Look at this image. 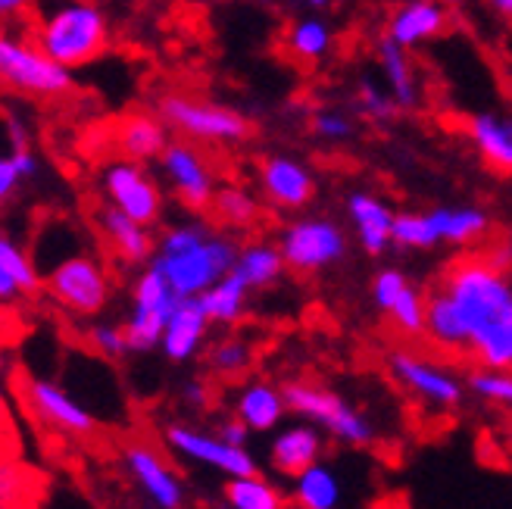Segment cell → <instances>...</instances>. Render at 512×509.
I'll return each instance as SVG.
<instances>
[{"mask_svg": "<svg viewBox=\"0 0 512 509\" xmlns=\"http://www.w3.org/2000/svg\"><path fill=\"white\" fill-rule=\"evenodd\" d=\"M178 294L157 263H147L132 285V310L125 319V335L132 353L160 350L166 322L175 310Z\"/></svg>", "mask_w": 512, "mask_h": 509, "instance_id": "10", "label": "cell"}, {"mask_svg": "<svg viewBox=\"0 0 512 509\" xmlns=\"http://www.w3.org/2000/svg\"><path fill=\"white\" fill-rule=\"evenodd\" d=\"M353 100H356V110H360V116L375 122V125L394 122V116L400 113V107H397V100L391 97V91L384 88V85H378V82H372V79H363L360 85H356Z\"/></svg>", "mask_w": 512, "mask_h": 509, "instance_id": "40", "label": "cell"}, {"mask_svg": "<svg viewBox=\"0 0 512 509\" xmlns=\"http://www.w3.org/2000/svg\"><path fill=\"white\" fill-rule=\"evenodd\" d=\"M157 113L172 132L197 144H241L253 135V125L241 110L191 94H163Z\"/></svg>", "mask_w": 512, "mask_h": 509, "instance_id": "6", "label": "cell"}, {"mask_svg": "<svg viewBox=\"0 0 512 509\" xmlns=\"http://www.w3.org/2000/svg\"><path fill=\"white\" fill-rule=\"evenodd\" d=\"M466 385L475 397L488 400L500 410L512 413V369H488V366H478L475 372H469Z\"/></svg>", "mask_w": 512, "mask_h": 509, "instance_id": "39", "label": "cell"}, {"mask_svg": "<svg viewBox=\"0 0 512 509\" xmlns=\"http://www.w3.org/2000/svg\"><path fill=\"white\" fill-rule=\"evenodd\" d=\"M444 4H447V7H459V4H463V0H444Z\"/></svg>", "mask_w": 512, "mask_h": 509, "instance_id": "50", "label": "cell"}, {"mask_svg": "<svg viewBox=\"0 0 512 509\" xmlns=\"http://www.w3.org/2000/svg\"><path fill=\"white\" fill-rule=\"evenodd\" d=\"M285 400L291 413L316 422L328 438H335L344 447H369L375 441V425L369 422V416L353 410L341 394L322 385L294 378L285 385Z\"/></svg>", "mask_w": 512, "mask_h": 509, "instance_id": "7", "label": "cell"}, {"mask_svg": "<svg viewBox=\"0 0 512 509\" xmlns=\"http://www.w3.org/2000/svg\"><path fill=\"white\" fill-rule=\"evenodd\" d=\"M288 413L291 406L285 400V388H275L272 381H244L232 397V416H238L253 435H269Z\"/></svg>", "mask_w": 512, "mask_h": 509, "instance_id": "24", "label": "cell"}, {"mask_svg": "<svg viewBox=\"0 0 512 509\" xmlns=\"http://www.w3.org/2000/svg\"><path fill=\"white\" fill-rule=\"evenodd\" d=\"M331 44H335V32H331V25L319 16H300L288 25V32H285L288 54L300 63L325 60Z\"/></svg>", "mask_w": 512, "mask_h": 509, "instance_id": "32", "label": "cell"}, {"mask_svg": "<svg viewBox=\"0 0 512 509\" xmlns=\"http://www.w3.org/2000/svg\"><path fill=\"white\" fill-rule=\"evenodd\" d=\"M388 372L406 394H413L416 400H422L425 406H431V410H438V413L456 410L469 388L459 381L456 372H450L447 366L434 360H425V356L413 350H391Z\"/></svg>", "mask_w": 512, "mask_h": 509, "instance_id": "13", "label": "cell"}, {"mask_svg": "<svg viewBox=\"0 0 512 509\" xmlns=\"http://www.w3.org/2000/svg\"><path fill=\"white\" fill-rule=\"evenodd\" d=\"M44 288H47L50 300H54L60 310H66L69 316L97 319L110 307L113 278H110L104 260L82 250V253H72V257L60 260L57 266H50V272L44 278Z\"/></svg>", "mask_w": 512, "mask_h": 509, "instance_id": "5", "label": "cell"}, {"mask_svg": "<svg viewBox=\"0 0 512 509\" xmlns=\"http://www.w3.org/2000/svg\"><path fill=\"white\" fill-rule=\"evenodd\" d=\"M219 222H225L228 228H250L260 219V197H256L250 188L244 185H219L216 197H213V207Z\"/></svg>", "mask_w": 512, "mask_h": 509, "instance_id": "35", "label": "cell"}, {"mask_svg": "<svg viewBox=\"0 0 512 509\" xmlns=\"http://www.w3.org/2000/svg\"><path fill=\"white\" fill-rule=\"evenodd\" d=\"M32 0H0V13L4 16H19L22 10H29Z\"/></svg>", "mask_w": 512, "mask_h": 509, "instance_id": "48", "label": "cell"}, {"mask_svg": "<svg viewBox=\"0 0 512 509\" xmlns=\"http://www.w3.org/2000/svg\"><path fill=\"white\" fill-rule=\"evenodd\" d=\"M441 285L469 328V356L478 366L512 369V275L488 257H459Z\"/></svg>", "mask_w": 512, "mask_h": 509, "instance_id": "1", "label": "cell"}, {"mask_svg": "<svg viewBox=\"0 0 512 509\" xmlns=\"http://www.w3.org/2000/svg\"><path fill=\"white\" fill-rule=\"evenodd\" d=\"M484 4H488V10H491L497 19H503V22L512 25V0H484Z\"/></svg>", "mask_w": 512, "mask_h": 509, "instance_id": "47", "label": "cell"}, {"mask_svg": "<svg viewBox=\"0 0 512 509\" xmlns=\"http://www.w3.org/2000/svg\"><path fill=\"white\" fill-rule=\"evenodd\" d=\"M7 141H10V147H32L29 144V132H25V125L19 122V119H7Z\"/></svg>", "mask_w": 512, "mask_h": 509, "instance_id": "45", "label": "cell"}, {"mask_svg": "<svg viewBox=\"0 0 512 509\" xmlns=\"http://www.w3.org/2000/svg\"><path fill=\"white\" fill-rule=\"evenodd\" d=\"M278 247L285 253V263L297 275H319L331 266H338L347 250V232L328 216H297L281 225Z\"/></svg>", "mask_w": 512, "mask_h": 509, "instance_id": "8", "label": "cell"}, {"mask_svg": "<svg viewBox=\"0 0 512 509\" xmlns=\"http://www.w3.org/2000/svg\"><path fill=\"white\" fill-rule=\"evenodd\" d=\"M216 431H219V435H222L228 444H241V447H247V438L253 435V431H250V428H247V425H244L238 416H232V419H222Z\"/></svg>", "mask_w": 512, "mask_h": 509, "instance_id": "43", "label": "cell"}, {"mask_svg": "<svg viewBox=\"0 0 512 509\" xmlns=\"http://www.w3.org/2000/svg\"><path fill=\"white\" fill-rule=\"evenodd\" d=\"M463 129L484 166L497 175H512V110H478Z\"/></svg>", "mask_w": 512, "mask_h": 509, "instance_id": "23", "label": "cell"}, {"mask_svg": "<svg viewBox=\"0 0 512 509\" xmlns=\"http://www.w3.org/2000/svg\"><path fill=\"white\" fill-rule=\"evenodd\" d=\"M303 4L310 7V10H325V7L331 4V0H303Z\"/></svg>", "mask_w": 512, "mask_h": 509, "instance_id": "49", "label": "cell"}, {"mask_svg": "<svg viewBox=\"0 0 512 509\" xmlns=\"http://www.w3.org/2000/svg\"><path fill=\"white\" fill-rule=\"evenodd\" d=\"M169 122L160 113L135 110L119 119L116 125V147L119 154L138 163H153L160 160V154L169 147Z\"/></svg>", "mask_w": 512, "mask_h": 509, "instance_id": "25", "label": "cell"}, {"mask_svg": "<svg viewBox=\"0 0 512 509\" xmlns=\"http://www.w3.org/2000/svg\"><path fill=\"white\" fill-rule=\"evenodd\" d=\"M182 400H185L188 406H194V410H200V406H207V403H210V388H207V381H200V378L185 381Z\"/></svg>", "mask_w": 512, "mask_h": 509, "instance_id": "44", "label": "cell"}, {"mask_svg": "<svg viewBox=\"0 0 512 509\" xmlns=\"http://www.w3.org/2000/svg\"><path fill=\"white\" fill-rule=\"evenodd\" d=\"M25 400H29V410L60 435L69 438H88L94 435L97 419L91 416L88 406L69 394L57 381L47 378H25Z\"/></svg>", "mask_w": 512, "mask_h": 509, "instance_id": "17", "label": "cell"}, {"mask_svg": "<svg viewBox=\"0 0 512 509\" xmlns=\"http://www.w3.org/2000/svg\"><path fill=\"white\" fill-rule=\"evenodd\" d=\"M32 38L69 69L100 60L110 47V19L91 0H57L35 22Z\"/></svg>", "mask_w": 512, "mask_h": 509, "instance_id": "3", "label": "cell"}, {"mask_svg": "<svg viewBox=\"0 0 512 509\" xmlns=\"http://www.w3.org/2000/svg\"><path fill=\"white\" fill-rule=\"evenodd\" d=\"M88 347L104 356V360H122L125 353H132L128 347V335H125V325H116V322H94L88 325Z\"/></svg>", "mask_w": 512, "mask_h": 509, "instance_id": "41", "label": "cell"}, {"mask_svg": "<svg viewBox=\"0 0 512 509\" xmlns=\"http://www.w3.org/2000/svg\"><path fill=\"white\" fill-rule=\"evenodd\" d=\"M41 275L35 260L10 235L0 238V300L13 303L19 297H32L41 291Z\"/></svg>", "mask_w": 512, "mask_h": 509, "instance_id": "28", "label": "cell"}, {"mask_svg": "<svg viewBox=\"0 0 512 509\" xmlns=\"http://www.w3.org/2000/svg\"><path fill=\"white\" fill-rule=\"evenodd\" d=\"M163 444L169 453L182 456V460H188L194 466L213 469L225 478L260 472L250 450L241 444H228L219 431H200V428L185 425V422H169L163 428Z\"/></svg>", "mask_w": 512, "mask_h": 509, "instance_id": "12", "label": "cell"}, {"mask_svg": "<svg viewBox=\"0 0 512 509\" xmlns=\"http://www.w3.org/2000/svg\"><path fill=\"white\" fill-rule=\"evenodd\" d=\"M325 453V431L310 422L300 419L294 425L275 428V438L269 441V466L281 478H297L310 466H316Z\"/></svg>", "mask_w": 512, "mask_h": 509, "instance_id": "19", "label": "cell"}, {"mask_svg": "<svg viewBox=\"0 0 512 509\" xmlns=\"http://www.w3.org/2000/svg\"><path fill=\"white\" fill-rule=\"evenodd\" d=\"M441 244L438 225H434L431 213H397L394 219V247L400 250H434Z\"/></svg>", "mask_w": 512, "mask_h": 509, "instance_id": "36", "label": "cell"}, {"mask_svg": "<svg viewBox=\"0 0 512 509\" xmlns=\"http://www.w3.org/2000/svg\"><path fill=\"white\" fill-rule=\"evenodd\" d=\"M347 207V222L353 228V238L360 244L366 257H381L384 250L394 247V219L397 213L391 203L375 191L356 188L344 200Z\"/></svg>", "mask_w": 512, "mask_h": 509, "instance_id": "18", "label": "cell"}, {"mask_svg": "<svg viewBox=\"0 0 512 509\" xmlns=\"http://www.w3.org/2000/svg\"><path fill=\"white\" fill-rule=\"evenodd\" d=\"M238 250L241 244L222 232H213V225L200 219H182L160 232L157 253L150 263L163 269L178 297H200L222 275L235 269Z\"/></svg>", "mask_w": 512, "mask_h": 509, "instance_id": "2", "label": "cell"}, {"mask_svg": "<svg viewBox=\"0 0 512 509\" xmlns=\"http://www.w3.org/2000/svg\"><path fill=\"white\" fill-rule=\"evenodd\" d=\"M157 163H160L163 185L175 197L178 207H185L191 213H203L213 207L219 185H216L213 166L197 150V141L172 138Z\"/></svg>", "mask_w": 512, "mask_h": 509, "instance_id": "11", "label": "cell"}, {"mask_svg": "<svg viewBox=\"0 0 512 509\" xmlns=\"http://www.w3.org/2000/svg\"><path fill=\"white\" fill-rule=\"evenodd\" d=\"M450 29V7L444 0H403L388 16V35L406 50H416Z\"/></svg>", "mask_w": 512, "mask_h": 509, "instance_id": "20", "label": "cell"}, {"mask_svg": "<svg viewBox=\"0 0 512 509\" xmlns=\"http://www.w3.org/2000/svg\"><path fill=\"white\" fill-rule=\"evenodd\" d=\"M341 497H344V488H341L338 472L325 466L322 460L306 472H300L291 488V500L300 509H335L341 506Z\"/></svg>", "mask_w": 512, "mask_h": 509, "instance_id": "31", "label": "cell"}, {"mask_svg": "<svg viewBox=\"0 0 512 509\" xmlns=\"http://www.w3.org/2000/svg\"><path fill=\"white\" fill-rule=\"evenodd\" d=\"M494 266H500V269H509L512 266V247L509 244H500V247H494V250H488L484 253Z\"/></svg>", "mask_w": 512, "mask_h": 509, "instance_id": "46", "label": "cell"}, {"mask_svg": "<svg viewBox=\"0 0 512 509\" xmlns=\"http://www.w3.org/2000/svg\"><path fill=\"white\" fill-rule=\"evenodd\" d=\"M288 269L285 263V253H281L278 241H247L241 244L238 250V260H235V275L244 278V285L250 291H263V288H272L281 272Z\"/></svg>", "mask_w": 512, "mask_h": 509, "instance_id": "29", "label": "cell"}, {"mask_svg": "<svg viewBox=\"0 0 512 509\" xmlns=\"http://www.w3.org/2000/svg\"><path fill=\"white\" fill-rule=\"evenodd\" d=\"M41 163L32 147H10L0 157V200H10L25 182H32L38 175Z\"/></svg>", "mask_w": 512, "mask_h": 509, "instance_id": "38", "label": "cell"}, {"mask_svg": "<svg viewBox=\"0 0 512 509\" xmlns=\"http://www.w3.org/2000/svg\"><path fill=\"white\" fill-rule=\"evenodd\" d=\"M431 219L438 225L441 244L472 247L491 232V216L478 207H434Z\"/></svg>", "mask_w": 512, "mask_h": 509, "instance_id": "30", "label": "cell"}, {"mask_svg": "<svg viewBox=\"0 0 512 509\" xmlns=\"http://www.w3.org/2000/svg\"><path fill=\"white\" fill-rule=\"evenodd\" d=\"M247 297H250V288L244 285V278H238L235 272L222 275L213 288H207L200 294L213 325H238L244 319V313H247Z\"/></svg>", "mask_w": 512, "mask_h": 509, "instance_id": "34", "label": "cell"}, {"mask_svg": "<svg viewBox=\"0 0 512 509\" xmlns=\"http://www.w3.org/2000/svg\"><path fill=\"white\" fill-rule=\"evenodd\" d=\"M310 129L319 141H328V144H344L356 135V125L353 119L344 113V110H335V107H322L313 113L310 119Z\"/></svg>", "mask_w": 512, "mask_h": 509, "instance_id": "42", "label": "cell"}, {"mask_svg": "<svg viewBox=\"0 0 512 509\" xmlns=\"http://www.w3.org/2000/svg\"><path fill=\"white\" fill-rule=\"evenodd\" d=\"M213 319L207 316L200 297H178L175 310L166 322V332L160 341V353L169 363H188L200 353L203 341L210 335Z\"/></svg>", "mask_w": 512, "mask_h": 509, "instance_id": "22", "label": "cell"}, {"mask_svg": "<svg viewBox=\"0 0 512 509\" xmlns=\"http://www.w3.org/2000/svg\"><path fill=\"white\" fill-rule=\"evenodd\" d=\"M222 500L228 509H285V494H281L269 478L260 472L225 478Z\"/></svg>", "mask_w": 512, "mask_h": 509, "instance_id": "33", "label": "cell"}, {"mask_svg": "<svg viewBox=\"0 0 512 509\" xmlns=\"http://www.w3.org/2000/svg\"><path fill=\"white\" fill-rule=\"evenodd\" d=\"M372 303L375 310L394 325V332L403 338H425V310H428V294H422L409 275L397 266H384L372 278Z\"/></svg>", "mask_w": 512, "mask_h": 509, "instance_id": "14", "label": "cell"}, {"mask_svg": "<svg viewBox=\"0 0 512 509\" xmlns=\"http://www.w3.org/2000/svg\"><path fill=\"white\" fill-rule=\"evenodd\" d=\"M122 466L135 488L157 509H182L185 506V485L178 472L166 463V456L144 441H132L122 447Z\"/></svg>", "mask_w": 512, "mask_h": 509, "instance_id": "15", "label": "cell"}, {"mask_svg": "<svg viewBox=\"0 0 512 509\" xmlns=\"http://www.w3.org/2000/svg\"><path fill=\"white\" fill-rule=\"evenodd\" d=\"M375 57H378V72L384 79V88L391 91L397 107L419 110L422 107V82H419V72H416L413 57H409V50L384 35L375 44Z\"/></svg>", "mask_w": 512, "mask_h": 509, "instance_id": "26", "label": "cell"}, {"mask_svg": "<svg viewBox=\"0 0 512 509\" xmlns=\"http://www.w3.org/2000/svg\"><path fill=\"white\" fill-rule=\"evenodd\" d=\"M100 194H104V203L122 210L125 216H132L144 225H160L163 213H166V191L157 178L150 175L147 163L138 160H113L100 166L97 175Z\"/></svg>", "mask_w": 512, "mask_h": 509, "instance_id": "9", "label": "cell"}, {"mask_svg": "<svg viewBox=\"0 0 512 509\" xmlns=\"http://www.w3.org/2000/svg\"><path fill=\"white\" fill-rule=\"evenodd\" d=\"M253 363V347L238 338V335H228L222 341H216L207 353V369L219 378H241Z\"/></svg>", "mask_w": 512, "mask_h": 509, "instance_id": "37", "label": "cell"}, {"mask_svg": "<svg viewBox=\"0 0 512 509\" xmlns=\"http://www.w3.org/2000/svg\"><path fill=\"white\" fill-rule=\"evenodd\" d=\"M0 82L29 100H54L72 91V69L54 60L35 38H0Z\"/></svg>", "mask_w": 512, "mask_h": 509, "instance_id": "4", "label": "cell"}, {"mask_svg": "<svg viewBox=\"0 0 512 509\" xmlns=\"http://www.w3.org/2000/svg\"><path fill=\"white\" fill-rule=\"evenodd\" d=\"M260 191L266 203L281 213H300L316 200V175L303 160L291 154H269L256 166Z\"/></svg>", "mask_w": 512, "mask_h": 509, "instance_id": "16", "label": "cell"}, {"mask_svg": "<svg viewBox=\"0 0 512 509\" xmlns=\"http://www.w3.org/2000/svg\"><path fill=\"white\" fill-rule=\"evenodd\" d=\"M425 341L444 353L469 356V328L459 313L456 300L444 285H438L428 294V310H425Z\"/></svg>", "mask_w": 512, "mask_h": 509, "instance_id": "27", "label": "cell"}, {"mask_svg": "<svg viewBox=\"0 0 512 509\" xmlns=\"http://www.w3.org/2000/svg\"><path fill=\"white\" fill-rule=\"evenodd\" d=\"M94 225H97V235L104 238L107 250H113V257H119L122 263H150L153 253H157V238H153L150 225L125 216L122 210L110 207V203H104V207L97 210L94 216Z\"/></svg>", "mask_w": 512, "mask_h": 509, "instance_id": "21", "label": "cell"}]
</instances>
